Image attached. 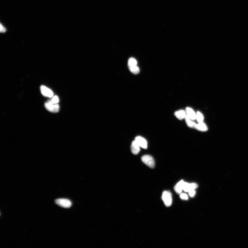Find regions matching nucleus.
I'll return each mask as SVG.
<instances>
[{
  "instance_id": "obj_1",
  "label": "nucleus",
  "mask_w": 248,
  "mask_h": 248,
  "mask_svg": "<svg viewBox=\"0 0 248 248\" xmlns=\"http://www.w3.org/2000/svg\"><path fill=\"white\" fill-rule=\"evenodd\" d=\"M141 160L144 163L151 169L154 168L155 163L154 158L151 156L146 155L142 156Z\"/></svg>"
},
{
  "instance_id": "obj_2",
  "label": "nucleus",
  "mask_w": 248,
  "mask_h": 248,
  "mask_svg": "<svg viewBox=\"0 0 248 248\" xmlns=\"http://www.w3.org/2000/svg\"><path fill=\"white\" fill-rule=\"evenodd\" d=\"M162 198L166 207H169L171 205L172 202V195L169 191L163 192L162 195Z\"/></svg>"
},
{
  "instance_id": "obj_3",
  "label": "nucleus",
  "mask_w": 248,
  "mask_h": 248,
  "mask_svg": "<svg viewBox=\"0 0 248 248\" xmlns=\"http://www.w3.org/2000/svg\"><path fill=\"white\" fill-rule=\"evenodd\" d=\"M55 202L57 205L65 208H69L72 206V202L67 199H58L55 200Z\"/></svg>"
},
{
  "instance_id": "obj_4",
  "label": "nucleus",
  "mask_w": 248,
  "mask_h": 248,
  "mask_svg": "<svg viewBox=\"0 0 248 248\" xmlns=\"http://www.w3.org/2000/svg\"><path fill=\"white\" fill-rule=\"evenodd\" d=\"M198 187V184L196 183H189L186 182H184L183 184V190L186 192H189L192 190H195Z\"/></svg>"
},
{
  "instance_id": "obj_5",
  "label": "nucleus",
  "mask_w": 248,
  "mask_h": 248,
  "mask_svg": "<svg viewBox=\"0 0 248 248\" xmlns=\"http://www.w3.org/2000/svg\"><path fill=\"white\" fill-rule=\"evenodd\" d=\"M40 89L41 94L43 96L50 98L53 96L54 93L52 91L46 86H41Z\"/></svg>"
},
{
  "instance_id": "obj_6",
  "label": "nucleus",
  "mask_w": 248,
  "mask_h": 248,
  "mask_svg": "<svg viewBox=\"0 0 248 248\" xmlns=\"http://www.w3.org/2000/svg\"><path fill=\"white\" fill-rule=\"evenodd\" d=\"M135 140L142 148L146 149L147 148V142L145 138L141 137L138 136L135 138Z\"/></svg>"
},
{
  "instance_id": "obj_7",
  "label": "nucleus",
  "mask_w": 248,
  "mask_h": 248,
  "mask_svg": "<svg viewBox=\"0 0 248 248\" xmlns=\"http://www.w3.org/2000/svg\"><path fill=\"white\" fill-rule=\"evenodd\" d=\"M131 149L132 153L135 155L138 154L140 150L139 145L135 140L132 143Z\"/></svg>"
},
{
  "instance_id": "obj_8",
  "label": "nucleus",
  "mask_w": 248,
  "mask_h": 248,
  "mask_svg": "<svg viewBox=\"0 0 248 248\" xmlns=\"http://www.w3.org/2000/svg\"><path fill=\"white\" fill-rule=\"evenodd\" d=\"M186 112L187 115L190 118L193 120L196 119V114L192 109L189 107H187L186 109Z\"/></svg>"
},
{
  "instance_id": "obj_9",
  "label": "nucleus",
  "mask_w": 248,
  "mask_h": 248,
  "mask_svg": "<svg viewBox=\"0 0 248 248\" xmlns=\"http://www.w3.org/2000/svg\"><path fill=\"white\" fill-rule=\"evenodd\" d=\"M194 128L198 130L203 132L206 131L208 130L206 125L203 122L198 123V124H196Z\"/></svg>"
},
{
  "instance_id": "obj_10",
  "label": "nucleus",
  "mask_w": 248,
  "mask_h": 248,
  "mask_svg": "<svg viewBox=\"0 0 248 248\" xmlns=\"http://www.w3.org/2000/svg\"><path fill=\"white\" fill-rule=\"evenodd\" d=\"M175 117L180 120L185 118L186 115V112L184 110H181L175 112Z\"/></svg>"
},
{
  "instance_id": "obj_11",
  "label": "nucleus",
  "mask_w": 248,
  "mask_h": 248,
  "mask_svg": "<svg viewBox=\"0 0 248 248\" xmlns=\"http://www.w3.org/2000/svg\"><path fill=\"white\" fill-rule=\"evenodd\" d=\"M183 181L181 180L176 185L174 189H175L176 192L178 194H181L183 190V184L184 183Z\"/></svg>"
},
{
  "instance_id": "obj_12",
  "label": "nucleus",
  "mask_w": 248,
  "mask_h": 248,
  "mask_svg": "<svg viewBox=\"0 0 248 248\" xmlns=\"http://www.w3.org/2000/svg\"><path fill=\"white\" fill-rule=\"evenodd\" d=\"M55 105V104L53 103L50 100L45 103V106L46 108L49 111L53 112Z\"/></svg>"
},
{
  "instance_id": "obj_13",
  "label": "nucleus",
  "mask_w": 248,
  "mask_h": 248,
  "mask_svg": "<svg viewBox=\"0 0 248 248\" xmlns=\"http://www.w3.org/2000/svg\"><path fill=\"white\" fill-rule=\"evenodd\" d=\"M185 119L186 124L189 127L191 128H194L196 124V123L193 121L187 115L186 116Z\"/></svg>"
},
{
  "instance_id": "obj_14",
  "label": "nucleus",
  "mask_w": 248,
  "mask_h": 248,
  "mask_svg": "<svg viewBox=\"0 0 248 248\" xmlns=\"http://www.w3.org/2000/svg\"><path fill=\"white\" fill-rule=\"evenodd\" d=\"M128 68H129L130 71L132 73L134 74H138L139 73V68L137 66V65L129 67Z\"/></svg>"
},
{
  "instance_id": "obj_15",
  "label": "nucleus",
  "mask_w": 248,
  "mask_h": 248,
  "mask_svg": "<svg viewBox=\"0 0 248 248\" xmlns=\"http://www.w3.org/2000/svg\"><path fill=\"white\" fill-rule=\"evenodd\" d=\"M137 62L136 60L134 58H131L129 59L128 61V67H130L137 66Z\"/></svg>"
},
{
  "instance_id": "obj_16",
  "label": "nucleus",
  "mask_w": 248,
  "mask_h": 248,
  "mask_svg": "<svg viewBox=\"0 0 248 248\" xmlns=\"http://www.w3.org/2000/svg\"><path fill=\"white\" fill-rule=\"evenodd\" d=\"M196 119L198 123L203 122L204 120L203 116L200 112L198 111L197 112Z\"/></svg>"
},
{
  "instance_id": "obj_17",
  "label": "nucleus",
  "mask_w": 248,
  "mask_h": 248,
  "mask_svg": "<svg viewBox=\"0 0 248 248\" xmlns=\"http://www.w3.org/2000/svg\"><path fill=\"white\" fill-rule=\"evenodd\" d=\"M51 101L54 104H58L59 102V98L57 96H54L52 97Z\"/></svg>"
},
{
  "instance_id": "obj_18",
  "label": "nucleus",
  "mask_w": 248,
  "mask_h": 248,
  "mask_svg": "<svg viewBox=\"0 0 248 248\" xmlns=\"http://www.w3.org/2000/svg\"><path fill=\"white\" fill-rule=\"evenodd\" d=\"M180 198L184 200H188V195L185 193H182L180 195Z\"/></svg>"
},
{
  "instance_id": "obj_19",
  "label": "nucleus",
  "mask_w": 248,
  "mask_h": 248,
  "mask_svg": "<svg viewBox=\"0 0 248 248\" xmlns=\"http://www.w3.org/2000/svg\"><path fill=\"white\" fill-rule=\"evenodd\" d=\"M195 194H196V191H195V190H192L190 191L189 192V196L191 197L192 198L193 197H194Z\"/></svg>"
},
{
  "instance_id": "obj_20",
  "label": "nucleus",
  "mask_w": 248,
  "mask_h": 248,
  "mask_svg": "<svg viewBox=\"0 0 248 248\" xmlns=\"http://www.w3.org/2000/svg\"><path fill=\"white\" fill-rule=\"evenodd\" d=\"M6 31V29L2 24H1V33H5Z\"/></svg>"
}]
</instances>
